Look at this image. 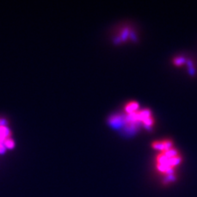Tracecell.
I'll return each instance as SVG.
<instances>
[{"mask_svg": "<svg viewBox=\"0 0 197 197\" xmlns=\"http://www.w3.org/2000/svg\"><path fill=\"white\" fill-rule=\"evenodd\" d=\"M182 157L174 147L159 152L156 157V170L166 178V181L173 180L175 170L181 163Z\"/></svg>", "mask_w": 197, "mask_h": 197, "instance_id": "6da1fadb", "label": "cell"}, {"mask_svg": "<svg viewBox=\"0 0 197 197\" xmlns=\"http://www.w3.org/2000/svg\"><path fill=\"white\" fill-rule=\"evenodd\" d=\"M152 147L156 150V151L162 152L173 147V142L172 141L169 140L163 141H156V142L152 143Z\"/></svg>", "mask_w": 197, "mask_h": 197, "instance_id": "7a4b0ae2", "label": "cell"}, {"mask_svg": "<svg viewBox=\"0 0 197 197\" xmlns=\"http://www.w3.org/2000/svg\"><path fill=\"white\" fill-rule=\"evenodd\" d=\"M10 132L7 127L0 126V143H2V141L6 140V138L10 135Z\"/></svg>", "mask_w": 197, "mask_h": 197, "instance_id": "3957f363", "label": "cell"}, {"mask_svg": "<svg viewBox=\"0 0 197 197\" xmlns=\"http://www.w3.org/2000/svg\"><path fill=\"white\" fill-rule=\"evenodd\" d=\"M139 108V104L135 102H132L130 103H128L127 105L126 106L125 110L127 113H129V114H132V113H134L137 112V109Z\"/></svg>", "mask_w": 197, "mask_h": 197, "instance_id": "277c9868", "label": "cell"}, {"mask_svg": "<svg viewBox=\"0 0 197 197\" xmlns=\"http://www.w3.org/2000/svg\"><path fill=\"white\" fill-rule=\"evenodd\" d=\"M5 146L9 147V148H12L14 146V142L12 140H6L5 141Z\"/></svg>", "mask_w": 197, "mask_h": 197, "instance_id": "5b68a950", "label": "cell"}, {"mask_svg": "<svg viewBox=\"0 0 197 197\" xmlns=\"http://www.w3.org/2000/svg\"><path fill=\"white\" fill-rule=\"evenodd\" d=\"M183 59H182V58H178V59H176L175 60V63L176 65H180V64H183Z\"/></svg>", "mask_w": 197, "mask_h": 197, "instance_id": "8992f818", "label": "cell"}]
</instances>
